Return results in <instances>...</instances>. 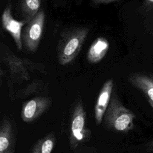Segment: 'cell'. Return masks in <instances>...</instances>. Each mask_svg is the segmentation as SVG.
<instances>
[{
    "instance_id": "obj_11",
    "label": "cell",
    "mask_w": 153,
    "mask_h": 153,
    "mask_svg": "<svg viewBox=\"0 0 153 153\" xmlns=\"http://www.w3.org/2000/svg\"><path fill=\"white\" fill-rule=\"evenodd\" d=\"M109 48L108 40L103 36L97 37L91 44L87 54V59L90 63L100 62L106 56Z\"/></svg>"
},
{
    "instance_id": "obj_18",
    "label": "cell",
    "mask_w": 153,
    "mask_h": 153,
    "mask_svg": "<svg viewBox=\"0 0 153 153\" xmlns=\"http://www.w3.org/2000/svg\"><path fill=\"white\" fill-rule=\"evenodd\" d=\"M145 147L146 151L148 152H153V140L149 141L145 144Z\"/></svg>"
},
{
    "instance_id": "obj_9",
    "label": "cell",
    "mask_w": 153,
    "mask_h": 153,
    "mask_svg": "<svg viewBox=\"0 0 153 153\" xmlns=\"http://www.w3.org/2000/svg\"><path fill=\"white\" fill-rule=\"evenodd\" d=\"M128 81L141 91L153 109V72H135L129 75Z\"/></svg>"
},
{
    "instance_id": "obj_6",
    "label": "cell",
    "mask_w": 153,
    "mask_h": 153,
    "mask_svg": "<svg viewBox=\"0 0 153 153\" xmlns=\"http://www.w3.org/2000/svg\"><path fill=\"white\" fill-rule=\"evenodd\" d=\"M51 103V99L47 96H36L24 102L20 113L22 121L25 123L35 121L50 108Z\"/></svg>"
},
{
    "instance_id": "obj_12",
    "label": "cell",
    "mask_w": 153,
    "mask_h": 153,
    "mask_svg": "<svg viewBox=\"0 0 153 153\" xmlns=\"http://www.w3.org/2000/svg\"><path fill=\"white\" fill-rule=\"evenodd\" d=\"M47 89V85L43 81L34 79L24 88L18 90L16 95L19 99H24L33 94H40Z\"/></svg>"
},
{
    "instance_id": "obj_1",
    "label": "cell",
    "mask_w": 153,
    "mask_h": 153,
    "mask_svg": "<svg viewBox=\"0 0 153 153\" xmlns=\"http://www.w3.org/2000/svg\"><path fill=\"white\" fill-rule=\"evenodd\" d=\"M1 61L8 68L9 76L7 83L11 98L13 94L11 90L14 84H20L29 81L30 78V74L35 71L41 73L45 72L43 64L36 63L27 58H21L17 56L2 43L1 45Z\"/></svg>"
},
{
    "instance_id": "obj_2",
    "label": "cell",
    "mask_w": 153,
    "mask_h": 153,
    "mask_svg": "<svg viewBox=\"0 0 153 153\" xmlns=\"http://www.w3.org/2000/svg\"><path fill=\"white\" fill-rule=\"evenodd\" d=\"M87 26H77L63 30L57 45V59L61 65L71 63L78 55L88 35Z\"/></svg>"
},
{
    "instance_id": "obj_15",
    "label": "cell",
    "mask_w": 153,
    "mask_h": 153,
    "mask_svg": "<svg viewBox=\"0 0 153 153\" xmlns=\"http://www.w3.org/2000/svg\"><path fill=\"white\" fill-rule=\"evenodd\" d=\"M143 23L146 30L153 37V9L144 16Z\"/></svg>"
},
{
    "instance_id": "obj_8",
    "label": "cell",
    "mask_w": 153,
    "mask_h": 153,
    "mask_svg": "<svg viewBox=\"0 0 153 153\" xmlns=\"http://www.w3.org/2000/svg\"><path fill=\"white\" fill-rule=\"evenodd\" d=\"M114 87L113 79H108L104 82L98 94L94 106V119L97 125L102 123L104 114L111 99Z\"/></svg>"
},
{
    "instance_id": "obj_4",
    "label": "cell",
    "mask_w": 153,
    "mask_h": 153,
    "mask_svg": "<svg viewBox=\"0 0 153 153\" xmlns=\"http://www.w3.org/2000/svg\"><path fill=\"white\" fill-rule=\"evenodd\" d=\"M86 117L82 101L79 99L74 106L71 120L69 140L72 150L80 143L88 140L91 136V131L86 126Z\"/></svg>"
},
{
    "instance_id": "obj_3",
    "label": "cell",
    "mask_w": 153,
    "mask_h": 153,
    "mask_svg": "<svg viewBox=\"0 0 153 153\" xmlns=\"http://www.w3.org/2000/svg\"><path fill=\"white\" fill-rule=\"evenodd\" d=\"M134 119L135 115L122 103L114 90L103 118V126L111 131L127 133L133 128Z\"/></svg>"
},
{
    "instance_id": "obj_7",
    "label": "cell",
    "mask_w": 153,
    "mask_h": 153,
    "mask_svg": "<svg viewBox=\"0 0 153 153\" xmlns=\"http://www.w3.org/2000/svg\"><path fill=\"white\" fill-rule=\"evenodd\" d=\"M11 8L12 4L11 1H9L2 14V26L3 29L11 35L18 50H22L23 49L22 41V28L27 23L24 20L20 21L16 20L12 16Z\"/></svg>"
},
{
    "instance_id": "obj_14",
    "label": "cell",
    "mask_w": 153,
    "mask_h": 153,
    "mask_svg": "<svg viewBox=\"0 0 153 153\" xmlns=\"http://www.w3.org/2000/svg\"><path fill=\"white\" fill-rule=\"evenodd\" d=\"M55 141L54 133L53 132L48 133L35 143L30 153H51Z\"/></svg>"
},
{
    "instance_id": "obj_16",
    "label": "cell",
    "mask_w": 153,
    "mask_h": 153,
    "mask_svg": "<svg viewBox=\"0 0 153 153\" xmlns=\"http://www.w3.org/2000/svg\"><path fill=\"white\" fill-rule=\"evenodd\" d=\"M152 9H153V0H143L139 11V13L145 16Z\"/></svg>"
},
{
    "instance_id": "obj_17",
    "label": "cell",
    "mask_w": 153,
    "mask_h": 153,
    "mask_svg": "<svg viewBox=\"0 0 153 153\" xmlns=\"http://www.w3.org/2000/svg\"><path fill=\"white\" fill-rule=\"evenodd\" d=\"M119 0H91L92 4L94 5H100V4H109L114 2H116Z\"/></svg>"
},
{
    "instance_id": "obj_10",
    "label": "cell",
    "mask_w": 153,
    "mask_h": 153,
    "mask_svg": "<svg viewBox=\"0 0 153 153\" xmlns=\"http://www.w3.org/2000/svg\"><path fill=\"white\" fill-rule=\"evenodd\" d=\"M15 142L14 126L10 118L4 115L0 126V153L14 151Z\"/></svg>"
},
{
    "instance_id": "obj_13",
    "label": "cell",
    "mask_w": 153,
    "mask_h": 153,
    "mask_svg": "<svg viewBox=\"0 0 153 153\" xmlns=\"http://www.w3.org/2000/svg\"><path fill=\"white\" fill-rule=\"evenodd\" d=\"M41 0H20V10L23 20L29 22L39 11Z\"/></svg>"
},
{
    "instance_id": "obj_19",
    "label": "cell",
    "mask_w": 153,
    "mask_h": 153,
    "mask_svg": "<svg viewBox=\"0 0 153 153\" xmlns=\"http://www.w3.org/2000/svg\"><path fill=\"white\" fill-rule=\"evenodd\" d=\"M9 153H14V151H11V152H9Z\"/></svg>"
},
{
    "instance_id": "obj_5",
    "label": "cell",
    "mask_w": 153,
    "mask_h": 153,
    "mask_svg": "<svg viewBox=\"0 0 153 153\" xmlns=\"http://www.w3.org/2000/svg\"><path fill=\"white\" fill-rule=\"evenodd\" d=\"M45 18L44 11L40 9L23 28L22 32V41L23 47L26 51L34 53L36 51L42 36Z\"/></svg>"
}]
</instances>
